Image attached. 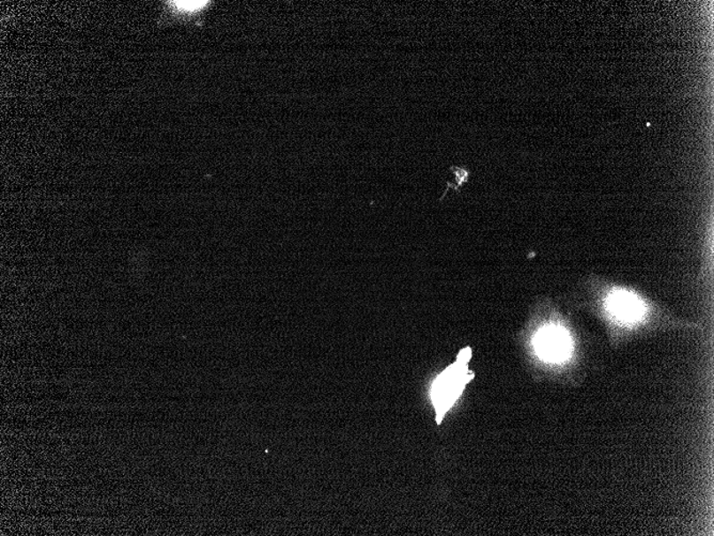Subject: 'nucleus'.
Returning <instances> with one entry per match:
<instances>
[{"mask_svg": "<svg viewBox=\"0 0 714 536\" xmlns=\"http://www.w3.org/2000/svg\"><path fill=\"white\" fill-rule=\"evenodd\" d=\"M470 357V349L462 350L455 364L441 372L434 381L431 390V400L434 402L438 424L443 420L446 413L454 406L472 379V375L470 374L466 365Z\"/></svg>", "mask_w": 714, "mask_h": 536, "instance_id": "f257e3e1", "label": "nucleus"}, {"mask_svg": "<svg viewBox=\"0 0 714 536\" xmlns=\"http://www.w3.org/2000/svg\"><path fill=\"white\" fill-rule=\"evenodd\" d=\"M606 305L610 315L621 324H633L644 314V306L641 300L633 294L623 290L610 295Z\"/></svg>", "mask_w": 714, "mask_h": 536, "instance_id": "7ed1b4c3", "label": "nucleus"}, {"mask_svg": "<svg viewBox=\"0 0 714 536\" xmlns=\"http://www.w3.org/2000/svg\"><path fill=\"white\" fill-rule=\"evenodd\" d=\"M534 344L539 356L549 362H561L567 359L572 349V341L568 334L557 326H547L539 331Z\"/></svg>", "mask_w": 714, "mask_h": 536, "instance_id": "f03ea898", "label": "nucleus"}, {"mask_svg": "<svg viewBox=\"0 0 714 536\" xmlns=\"http://www.w3.org/2000/svg\"><path fill=\"white\" fill-rule=\"evenodd\" d=\"M172 6L182 12H194L202 9L207 2H172Z\"/></svg>", "mask_w": 714, "mask_h": 536, "instance_id": "20e7f679", "label": "nucleus"}]
</instances>
